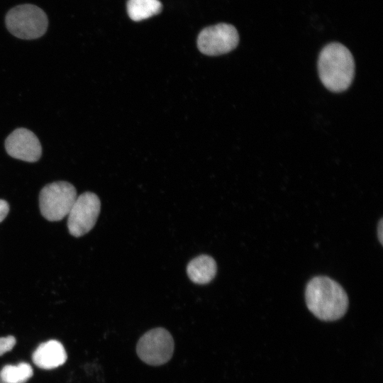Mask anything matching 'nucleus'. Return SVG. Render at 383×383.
Returning <instances> with one entry per match:
<instances>
[{
  "mask_svg": "<svg viewBox=\"0 0 383 383\" xmlns=\"http://www.w3.org/2000/svg\"><path fill=\"white\" fill-rule=\"evenodd\" d=\"M309 310L322 321H335L344 316L348 307V297L343 287L325 276L312 278L305 290Z\"/></svg>",
  "mask_w": 383,
  "mask_h": 383,
  "instance_id": "f257e3e1",
  "label": "nucleus"
},
{
  "mask_svg": "<svg viewBox=\"0 0 383 383\" xmlns=\"http://www.w3.org/2000/svg\"><path fill=\"white\" fill-rule=\"evenodd\" d=\"M320 79L328 90L341 92L351 84L355 62L350 51L339 43H331L321 51L318 60Z\"/></svg>",
  "mask_w": 383,
  "mask_h": 383,
  "instance_id": "f03ea898",
  "label": "nucleus"
},
{
  "mask_svg": "<svg viewBox=\"0 0 383 383\" xmlns=\"http://www.w3.org/2000/svg\"><path fill=\"white\" fill-rule=\"evenodd\" d=\"M5 22L12 35L25 40L41 37L48 26L46 13L33 4H22L12 8L7 13Z\"/></svg>",
  "mask_w": 383,
  "mask_h": 383,
  "instance_id": "7ed1b4c3",
  "label": "nucleus"
},
{
  "mask_svg": "<svg viewBox=\"0 0 383 383\" xmlns=\"http://www.w3.org/2000/svg\"><path fill=\"white\" fill-rule=\"evenodd\" d=\"M77 197L75 187L67 182L48 184L39 194L41 214L50 221H60L68 215Z\"/></svg>",
  "mask_w": 383,
  "mask_h": 383,
  "instance_id": "20e7f679",
  "label": "nucleus"
},
{
  "mask_svg": "<svg viewBox=\"0 0 383 383\" xmlns=\"http://www.w3.org/2000/svg\"><path fill=\"white\" fill-rule=\"evenodd\" d=\"M136 350L138 357L146 364L161 365L171 359L174 340L166 329L153 328L140 338Z\"/></svg>",
  "mask_w": 383,
  "mask_h": 383,
  "instance_id": "39448f33",
  "label": "nucleus"
},
{
  "mask_svg": "<svg viewBox=\"0 0 383 383\" xmlns=\"http://www.w3.org/2000/svg\"><path fill=\"white\" fill-rule=\"evenodd\" d=\"M100 209L101 201L96 194L87 192L78 196L67 215L70 233L80 237L89 232L97 221Z\"/></svg>",
  "mask_w": 383,
  "mask_h": 383,
  "instance_id": "423d86ee",
  "label": "nucleus"
},
{
  "mask_svg": "<svg viewBox=\"0 0 383 383\" xmlns=\"http://www.w3.org/2000/svg\"><path fill=\"white\" fill-rule=\"evenodd\" d=\"M238 42L236 28L222 23L204 28L198 35L197 46L203 54L216 56L232 51Z\"/></svg>",
  "mask_w": 383,
  "mask_h": 383,
  "instance_id": "0eeeda50",
  "label": "nucleus"
},
{
  "mask_svg": "<svg viewBox=\"0 0 383 383\" xmlns=\"http://www.w3.org/2000/svg\"><path fill=\"white\" fill-rule=\"evenodd\" d=\"M5 148L12 157L29 162H36L42 154L38 138L32 131L23 128L14 130L6 138Z\"/></svg>",
  "mask_w": 383,
  "mask_h": 383,
  "instance_id": "6e6552de",
  "label": "nucleus"
},
{
  "mask_svg": "<svg viewBox=\"0 0 383 383\" xmlns=\"http://www.w3.org/2000/svg\"><path fill=\"white\" fill-rule=\"evenodd\" d=\"M32 358L38 367L52 370L66 362L67 353L61 343L50 340L41 343L33 353Z\"/></svg>",
  "mask_w": 383,
  "mask_h": 383,
  "instance_id": "1a4fd4ad",
  "label": "nucleus"
},
{
  "mask_svg": "<svg viewBox=\"0 0 383 383\" xmlns=\"http://www.w3.org/2000/svg\"><path fill=\"white\" fill-rule=\"evenodd\" d=\"M216 272V261L207 255H201L194 257L187 267L189 278L197 284L209 283L215 277Z\"/></svg>",
  "mask_w": 383,
  "mask_h": 383,
  "instance_id": "9d476101",
  "label": "nucleus"
},
{
  "mask_svg": "<svg viewBox=\"0 0 383 383\" xmlns=\"http://www.w3.org/2000/svg\"><path fill=\"white\" fill-rule=\"evenodd\" d=\"M162 5L159 0H128L127 12L134 21H140L161 12Z\"/></svg>",
  "mask_w": 383,
  "mask_h": 383,
  "instance_id": "9b49d317",
  "label": "nucleus"
},
{
  "mask_svg": "<svg viewBox=\"0 0 383 383\" xmlns=\"http://www.w3.org/2000/svg\"><path fill=\"white\" fill-rule=\"evenodd\" d=\"M33 376V368L26 362L7 365L0 371V378L5 383H26Z\"/></svg>",
  "mask_w": 383,
  "mask_h": 383,
  "instance_id": "f8f14e48",
  "label": "nucleus"
},
{
  "mask_svg": "<svg viewBox=\"0 0 383 383\" xmlns=\"http://www.w3.org/2000/svg\"><path fill=\"white\" fill-rule=\"evenodd\" d=\"M16 342V338L12 335L0 338V356L11 350Z\"/></svg>",
  "mask_w": 383,
  "mask_h": 383,
  "instance_id": "ddd939ff",
  "label": "nucleus"
},
{
  "mask_svg": "<svg viewBox=\"0 0 383 383\" xmlns=\"http://www.w3.org/2000/svg\"><path fill=\"white\" fill-rule=\"evenodd\" d=\"M9 211V204L5 200L0 199V223L6 218Z\"/></svg>",
  "mask_w": 383,
  "mask_h": 383,
  "instance_id": "4468645a",
  "label": "nucleus"
},
{
  "mask_svg": "<svg viewBox=\"0 0 383 383\" xmlns=\"http://www.w3.org/2000/svg\"><path fill=\"white\" fill-rule=\"evenodd\" d=\"M383 220L382 218L380 219L378 226H377V235L379 240L380 243L382 245V240H383Z\"/></svg>",
  "mask_w": 383,
  "mask_h": 383,
  "instance_id": "2eb2a0df",
  "label": "nucleus"
},
{
  "mask_svg": "<svg viewBox=\"0 0 383 383\" xmlns=\"http://www.w3.org/2000/svg\"><path fill=\"white\" fill-rule=\"evenodd\" d=\"M0 383H5V382L0 378Z\"/></svg>",
  "mask_w": 383,
  "mask_h": 383,
  "instance_id": "dca6fc26",
  "label": "nucleus"
}]
</instances>
